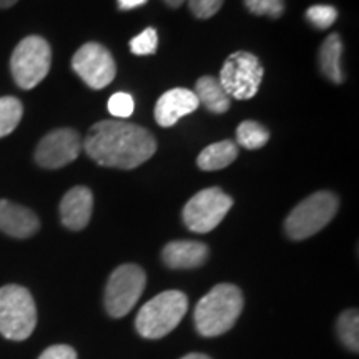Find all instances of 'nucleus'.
I'll use <instances>...</instances> for the list:
<instances>
[{"instance_id":"9","label":"nucleus","mask_w":359,"mask_h":359,"mask_svg":"<svg viewBox=\"0 0 359 359\" xmlns=\"http://www.w3.org/2000/svg\"><path fill=\"white\" fill-rule=\"evenodd\" d=\"M233 206V200L222 188H206L193 195L183 208V222L193 233L215 230Z\"/></svg>"},{"instance_id":"28","label":"nucleus","mask_w":359,"mask_h":359,"mask_svg":"<svg viewBox=\"0 0 359 359\" xmlns=\"http://www.w3.org/2000/svg\"><path fill=\"white\" fill-rule=\"evenodd\" d=\"M147 2L148 0H118V7L122 8V11H132V8L140 7Z\"/></svg>"},{"instance_id":"2","label":"nucleus","mask_w":359,"mask_h":359,"mask_svg":"<svg viewBox=\"0 0 359 359\" xmlns=\"http://www.w3.org/2000/svg\"><path fill=\"white\" fill-rule=\"evenodd\" d=\"M243 293L230 283L217 285L195 308V327L201 336L215 338L230 331L243 311Z\"/></svg>"},{"instance_id":"23","label":"nucleus","mask_w":359,"mask_h":359,"mask_svg":"<svg viewBox=\"0 0 359 359\" xmlns=\"http://www.w3.org/2000/svg\"><path fill=\"white\" fill-rule=\"evenodd\" d=\"M156 45H158V35H156L155 29L143 30L140 35L132 39L130 42V50L135 55H151L156 52Z\"/></svg>"},{"instance_id":"19","label":"nucleus","mask_w":359,"mask_h":359,"mask_svg":"<svg viewBox=\"0 0 359 359\" xmlns=\"http://www.w3.org/2000/svg\"><path fill=\"white\" fill-rule=\"evenodd\" d=\"M336 331L341 343L346 346L349 351H359V313L356 308L346 309L338 316L336 321Z\"/></svg>"},{"instance_id":"7","label":"nucleus","mask_w":359,"mask_h":359,"mask_svg":"<svg viewBox=\"0 0 359 359\" xmlns=\"http://www.w3.org/2000/svg\"><path fill=\"white\" fill-rule=\"evenodd\" d=\"M263 67L253 53L240 50L231 53L219 72V85L228 97L235 100H248L257 95L263 80Z\"/></svg>"},{"instance_id":"13","label":"nucleus","mask_w":359,"mask_h":359,"mask_svg":"<svg viewBox=\"0 0 359 359\" xmlns=\"http://www.w3.org/2000/svg\"><path fill=\"white\" fill-rule=\"evenodd\" d=\"M93 212V195L87 187H75L60 201V218L65 228L79 231L90 223Z\"/></svg>"},{"instance_id":"4","label":"nucleus","mask_w":359,"mask_h":359,"mask_svg":"<svg viewBox=\"0 0 359 359\" xmlns=\"http://www.w3.org/2000/svg\"><path fill=\"white\" fill-rule=\"evenodd\" d=\"M37 325V308L29 290L19 285L0 288V334L11 341H24Z\"/></svg>"},{"instance_id":"12","label":"nucleus","mask_w":359,"mask_h":359,"mask_svg":"<svg viewBox=\"0 0 359 359\" xmlns=\"http://www.w3.org/2000/svg\"><path fill=\"white\" fill-rule=\"evenodd\" d=\"M200 102L195 92L188 88H172L158 98L155 105V120L160 127H172L183 116L198 109Z\"/></svg>"},{"instance_id":"5","label":"nucleus","mask_w":359,"mask_h":359,"mask_svg":"<svg viewBox=\"0 0 359 359\" xmlns=\"http://www.w3.org/2000/svg\"><path fill=\"white\" fill-rule=\"evenodd\" d=\"M339 201L331 191H318L296 205L285 219V231L291 240L302 241L321 231L338 212Z\"/></svg>"},{"instance_id":"11","label":"nucleus","mask_w":359,"mask_h":359,"mask_svg":"<svg viewBox=\"0 0 359 359\" xmlns=\"http://www.w3.org/2000/svg\"><path fill=\"white\" fill-rule=\"evenodd\" d=\"M82 138L72 128H58L47 133L35 150V161L42 168L57 170L79 158Z\"/></svg>"},{"instance_id":"31","label":"nucleus","mask_w":359,"mask_h":359,"mask_svg":"<svg viewBox=\"0 0 359 359\" xmlns=\"http://www.w3.org/2000/svg\"><path fill=\"white\" fill-rule=\"evenodd\" d=\"M17 2H19V0H0V8H8L15 6Z\"/></svg>"},{"instance_id":"3","label":"nucleus","mask_w":359,"mask_h":359,"mask_svg":"<svg viewBox=\"0 0 359 359\" xmlns=\"http://www.w3.org/2000/svg\"><path fill=\"white\" fill-rule=\"evenodd\" d=\"M187 311V294L177 290H168L143 304L137 314L135 326L143 338L160 339L172 333Z\"/></svg>"},{"instance_id":"29","label":"nucleus","mask_w":359,"mask_h":359,"mask_svg":"<svg viewBox=\"0 0 359 359\" xmlns=\"http://www.w3.org/2000/svg\"><path fill=\"white\" fill-rule=\"evenodd\" d=\"M180 359H212V358L206 356V354L193 353V354H187V356H183V358H180Z\"/></svg>"},{"instance_id":"24","label":"nucleus","mask_w":359,"mask_h":359,"mask_svg":"<svg viewBox=\"0 0 359 359\" xmlns=\"http://www.w3.org/2000/svg\"><path fill=\"white\" fill-rule=\"evenodd\" d=\"M245 6L255 15H268L271 19H278L285 12L283 0H245Z\"/></svg>"},{"instance_id":"18","label":"nucleus","mask_w":359,"mask_h":359,"mask_svg":"<svg viewBox=\"0 0 359 359\" xmlns=\"http://www.w3.org/2000/svg\"><path fill=\"white\" fill-rule=\"evenodd\" d=\"M341 53H343V42L338 34H331L321 45L320 65L325 77L331 82H343V72H341Z\"/></svg>"},{"instance_id":"10","label":"nucleus","mask_w":359,"mask_h":359,"mask_svg":"<svg viewBox=\"0 0 359 359\" xmlns=\"http://www.w3.org/2000/svg\"><path fill=\"white\" fill-rule=\"evenodd\" d=\"M72 69L93 90L105 88L114 82L116 75V65L111 53L95 42H88L79 48L72 58Z\"/></svg>"},{"instance_id":"16","label":"nucleus","mask_w":359,"mask_h":359,"mask_svg":"<svg viewBox=\"0 0 359 359\" xmlns=\"http://www.w3.org/2000/svg\"><path fill=\"white\" fill-rule=\"evenodd\" d=\"M195 95L198 98V102L205 107L206 110H210L212 114H224L228 111L231 105V98L228 97V93L224 92L222 85H219L218 79L205 75L196 82Z\"/></svg>"},{"instance_id":"8","label":"nucleus","mask_w":359,"mask_h":359,"mask_svg":"<svg viewBox=\"0 0 359 359\" xmlns=\"http://www.w3.org/2000/svg\"><path fill=\"white\" fill-rule=\"evenodd\" d=\"M147 275L138 264H122L111 273L105 288V309L111 318H123L132 311L145 290Z\"/></svg>"},{"instance_id":"25","label":"nucleus","mask_w":359,"mask_h":359,"mask_svg":"<svg viewBox=\"0 0 359 359\" xmlns=\"http://www.w3.org/2000/svg\"><path fill=\"white\" fill-rule=\"evenodd\" d=\"M135 110L133 97L130 93L118 92L110 97L109 100V111L116 118H128Z\"/></svg>"},{"instance_id":"30","label":"nucleus","mask_w":359,"mask_h":359,"mask_svg":"<svg viewBox=\"0 0 359 359\" xmlns=\"http://www.w3.org/2000/svg\"><path fill=\"white\" fill-rule=\"evenodd\" d=\"M163 2L167 4V6L172 7V8H178L183 2H185V0H163Z\"/></svg>"},{"instance_id":"20","label":"nucleus","mask_w":359,"mask_h":359,"mask_svg":"<svg viewBox=\"0 0 359 359\" xmlns=\"http://www.w3.org/2000/svg\"><path fill=\"white\" fill-rule=\"evenodd\" d=\"M24 107L19 98L2 97L0 98V138L11 135L20 123Z\"/></svg>"},{"instance_id":"14","label":"nucleus","mask_w":359,"mask_h":359,"mask_svg":"<svg viewBox=\"0 0 359 359\" xmlns=\"http://www.w3.org/2000/svg\"><path fill=\"white\" fill-rule=\"evenodd\" d=\"M39 228L40 219L32 210L8 200H0V231L24 240V238L34 236Z\"/></svg>"},{"instance_id":"17","label":"nucleus","mask_w":359,"mask_h":359,"mask_svg":"<svg viewBox=\"0 0 359 359\" xmlns=\"http://www.w3.org/2000/svg\"><path fill=\"white\" fill-rule=\"evenodd\" d=\"M238 156V145L231 140L217 142L208 145L196 158V165L203 172H217V170L226 168Z\"/></svg>"},{"instance_id":"1","label":"nucleus","mask_w":359,"mask_h":359,"mask_svg":"<svg viewBox=\"0 0 359 359\" xmlns=\"http://www.w3.org/2000/svg\"><path fill=\"white\" fill-rule=\"evenodd\" d=\"M87 155L102 167L133 170L156 151L155 137L147 128L120 120H102L82 142Z\"/></svg>"},{"instance_id":"27","label":"nucleus","mask_w":359,"mask_h":359,"mask_svg":"<svg viewBox=\"0 0 359 359\" xmlns=\"http://www.w3.org/2000/svg\"><path fill=\"white\" fill-rule=\"evenodd\" d=\"M39 359H77V353L67 344H53L40 354Z\"/></svg>"},{"instance_id":"26","label":"nucleus","mask_w":359,"mask_h":359,"mask_svg":"<svg viewBox=\"0 0 359 359\" xmlns=\"http://www.w3.org/2000/svg\"><path fill=\"white\" fill-rule=\"evenodd\" d=\"M191 13L198 19H210L223 6V0H187Z\"/></svg>"},{"instance_id":"6","label":"nucleus","mask_w":359,"mask_h":359,"mask_svg":"<svg viewBox=\"0 0 359 359\" xmlns=\"http://www.w3.org/2000/svg\"><path fill=\"white\" fill-rule=\"evenodd\" d=\"M52 64V50L47 40L30 35L17 45L11 58L13 80L20 88L30 90L47 77Z\"/></svg>"},{"instance_id":"22","label":"nucleus","mask_w":359,"mask_h":359,"mask_svg":"<svg viewBox=\"0 0 359 359\" xmlns=\"http://www.w3.org/2000/svg\"><path fill=\"white\" fill-rule=\"evenodd\" d=\"M306 19L316 29L326 30L338 19V11L331 6H313L306 11Z\"/></svg>"},{"instance_id":"21","label":"nucleus","mask_w":359,"mask_h":359,"mask_svg":"<svg viewBox=\"0 0 359 359\" xmlns=\"http://www.w3.org/2000/svg\"><path fill=\"white\" fill-rule=\"evenodd\" d=\"M236 140L241 147L248 148V150H257V148L266 145L269 140V132L258 122L246 120L236 128Z\"/></svg>"},{"instance_id":"15","label":"nucleus","mask_w":359,"mask_h":359,"mask_svg":"<svg viewBox=\"0 0 359 359\" xmlns=\"http://www.w3.org/2000/svg\"><path fill=\"white\" fill-rule=\"evenodd\" d=\"M161 258L168 268L173 269L198 268L208 259V246L200 241H172L165 245Z\"/></svg>"}]
</instances>
